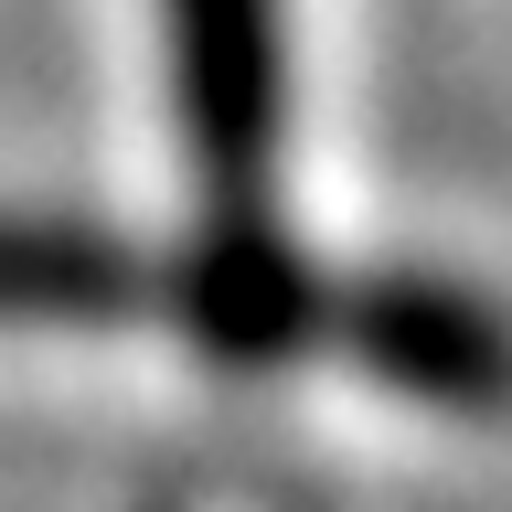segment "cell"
<instances>
[{"label": "cell", "instance_id": "6da1fadb", "mask_svg": "<svg viewBox=\"0 0 512 512\" xmlns=\"http://www.w3.org/2000/svg\"><path fill=\"white\" fill-rule=\"evenodd\" d=\"M182 320L214 363H320L395 395H502L512 342L448 288H352L310 278L278 246L214 256H128L64 224L0 214V331H86V320Z\"/></svg>", "mask_w": 512, "mask_h": 512}, {"label": "cell", "instance_id": "7a4b0ae2", "mask_svg": "<svg viewBox=\"0 0 512 512\" xmlns=\"http://www.w3.org/2000/svg\"><path fill=\"white\" fill-rule=\"evenodd\" d=\"M182 64V128L224 214H267L278 160V11L267 0H160Z\"/></svg>", "mask_w": 512, "mask_h": 512}]
</instances>
